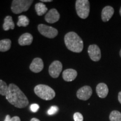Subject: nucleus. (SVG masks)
Masks as SVG:
<instances>
[{"mask_svg": "<svg viewBox=\"0 0 121 121\" xmlns=\"http://www.w3.org/2000/svg\"><path fill=\"white\" fill-rule=\"evenodd\" d=\"M6 99L10 104L18 108H24L29 104V100L19 87L13 84L9 85Z\"/></svg>", "mask_w": 121, "mask_h": 121, "instance_id": "f257e3e1", "label": "nucleus"}, {"mask_svg": "<svg viewBox=\"0 0 121 121\" xmlns=\"http://www.w3.org/2000/svg\"><path fill=\"white\" fill-rule=\"evenodd\" d=\"M65 43L66 47L69 51L75 53L82 52L84 48V42L78 34L71 31L65 35Z\"/></svg>", "mask_w": 121, "mask_h": 121, "instance_id": "f03ea898", "label": "nucleus"}, {"mask_svg": "<svg viewBox=\"0 0 121 121\" xmlns=\"http://www.w3.org/2000/svg\"><path fill=\"white\" fill-rule=\"evenodd\" d=\"M34 93L35 94L45 100H51L56 96L54 90L49 86L46 85L39 84L34 87Z\"/></svg>", "mask_w": 121, "mask_h": 121, "instance_id": "7ed1b4c3", "label": "nucleus"}, {"mask_svg": "<svg viewBox=\"0 0 121 121\" xmlns=\"http://www.w3.org/2000/svg\"><path fill=\"white\" fill-rule=\"evenodd\" d=\"M33 2V0H13L11 7V11L15 14L27 11Z\"/></svg>", "mask_w": 121, "mask_h": 121, "instance_id": "20e7f679", "label": "nucleus"}, {"mask_svg": "<svg viewBox=\"0 0 121 121\" xmlns=\"http://www.w3.org/2000/svg\"><path fill=\"white\" fill-rule=\"evenodd\" d=\"M75 6L77 14L80 18L85 19L88 17L90 13V2L88 0H77Z\"/></svg>", "mask_w": 121, "mask_h": 121, "instance_id": "39448f33", "label": "nucleus"}, {"mask_svg": "<svg viewBox=\"0 0 121 121\" xmlns=\"http://www.w3.org/2000/svg\"><path fill=\"white\" fill-rule=\"evenodd\" d=\"M38 29L42 35L48 38H54L58 35V30L53 27L48 26L45 24H39Z\"/></svg>", "mask_w": 121, "mask_h": 121, "instance_id": "423d86ee", "label": "nucleus"}, {"mask_svg": "<svg viewBox=\"0 0 121 121\" xmlns=\"http://www.w3.org/2000/svg\"><path fill=\"white\" fill-rule=\"evenodd\" d=\"M62 70V64L59 60H54L49 67V73L53 78H57Z\"/></svg>", "mask_w": 121, "mask_h": 121, "instance_id": "0eeeda50", "label": "nucleus"}, {"mask_svg": "<svg viewBox=\"0 0 121 121\" xmlns=\"http://www.w3.org/2000/svg\"><path fill=\"white\" fill-rule=\"evenodd\" d=\"M93 94L91 87L89 86H84L78 89L77 91L76 95L78 99L82 100H87L91 97Z\"/></svg>", "mask_w": 121, "mask_h": 121, "instance_id": "6e6552de", "label": "nucleus"}, {"mask_svg": "<svg viewBox=\"0 0 121 121\" xmlns=\"http://www.w3.org/2000/svg\"><path fill=\"white\" fill-rule=\"evenodd\" d=\"M88 53L91 60L94 62H98L101 58V51L99 47L96 44L89 45Z\"/></svg>", "mask_w": 121, "mask_h": 121, "instance_id": "1a4fd4ad", "label": "nucleus"}, {"mask_svg": "<svg viewBox=\"0 0 121 121\" xmlns=\"http://www.w3.org/2000/svg\"><path fill=\"white\" fill-rule=\"evenodd\" d=\"M60 15L58 11L55 9H52L47 13L45 16V20L50 24H53L60 20Z\"/></svg>", "mask_w": 121, "mask_h": 121, "instance_id": "9d476101", "label": "nucleus"}, {"mask_svg": "<svg viewBox=\"0 0 121 121\" xmlns=\"http://www.w3.org/2000/svg\"><path fill=\"white\" fill-rule=\"evenodd\" d=\"M30 69L35 73H39L43 70L44 63L43 60L40 58H35L33 60L30 65Z\"/></svg>", "mask_w": 121, "mask_h": 121, "instance_id": "9b49d317", "label": "nucleus"}, {"mask_svg": "<svg viewBox=\"0 0 121 121\" xmlns=\"http://www.w3.org/2000/svg\"><path fill=\"white\" fill-rule=\"evenodd\" d=\"M114 13V10L112 6H107L104 7L102 11V19L103 22H108L112 17Z\"/></svg>", "mask_w": 121, "mask_h": 121, "instance_id": "f8f14e48", "label": "nucleus"}, {"mask_svg": "<svg viewBox=\"0 0 121 121\" xmlns=\"http://www.w3.org/2000/svg\"><path fill=\"white\" fill-rule=\"evenodd\" d=\"M78 76V72L75 69H65L63 72L62 77L63 80L67 82L73 81Z\"/></svg>", "mask_w": 121, "mask_h": 121, "instance_id": "ddd939ff", "label": "nucleus"}, {"mask_svg": "<svg viewBox=\"0 0 121 121\" xmlns=\"http://www.w3.org/2000/svg\"><path fill=\"white\" fill-rule=\"evenodd\" d=\"M96 92L99 98H105L108 94V87L104 83H99L96 86Z\"/></svg>", "mask_w": 121, "mask_h": 121, "instance_id": "4468645a", "label": "nucleus"}, {"mask_svg": "<svg viewBox=\"0 0 121 121\" xmlns=\"http://www.w3.org/2000/svg\"><path fill=\"white\" fill-rule=\"evenodd\" d=\"M33 37L31 34L28 33H24L19 38V44L20 45H29L32 43Z\"/></svg>", "mask_w": 121, "mask_h": 121, "instance_id": "2eb2a0df", "label": "nucleus"}, {"mask_svg": "<svg viewBox=\"0 0 121 121\" xmlns=\"http://www.w3.org/2000/svg\"><path fill=\"white\" fill-rule=\"evenodd\" d=\"M14 28L15 23L13 22V17L11 16H7L4 19L3 29L4 31H8L10 29H14Z\"/></svg>", "mask_w": 121, "mask_h": 121, "instance_id": "dca6fc26", "label": "nucleus"}, {"mask_svg": "<svg viewBox=\"0 0 121 121\" xmlns=\"http://www.w3.org/2000/svg\"><path fill=\"white\" fill-rule=\"evenodd\" d=\"M11 46V40L9 39H4L0 40V52H4L9 51Z\"/></svg>", "mask_w": 121, "mask_h": 121, "instance_id": "f3484780", "label": "nucleus"}, {"mask_svg": "<svg viewBox=\"0 0 121 121\" xmlns=\"http://www.w3.org/2000/svg\"><path fill=\"white\" fill-rule=\"evenodd\" d=\"M35 9L38 16H42L48 11V8L43 3L39 2L35 4Z\"/></svg>", "mask_w": 121, "mask_h": 121, "instance_id": "a211bd4d", "label": "nucleus"}, {"mask_svg": "<svg viewBox=\"0 0 121 121\" xmlns=\"http://www.w3.org/2000/svg\"><path fill=\"white\" fill-rule=\"evenodd\" d=\"M18 19H19V20H18L17 23V25L18 26L26 27L29 24V19L25 15H20V16H19Z\"/></svg>", "mask_w": 121, "mask_h": 121, "instance_id": "6ab92c4d", "label": "nucleus"}, {"mask_svg": "<svg viewBox=\"0 0 121 121\" xmlns=\"http://www.w3.org/2000/svg\"><path fill=\"white\" fill-rule=\"evenodd\" d=\"M110 121H121V113L118 110H113L109 115Z\"/></svg>", "mask_w": 121, "mask_h": 121, "instance_id": "aec40b11", "label": "nucleus"}, {"mask_svg": "<svg viewBox=\"0 0 121 121\" xmlns=\"http://www.w3.org/2000/svg\"><path fill=\"white\" fill-rule=\"evenodd\" d=\"M9 86L4 81L0 79V95L6 96L8 91Z\"/></svg>", "mask_w": 121, "mask_h": 121, "instance_id": "412c9836", "label": "nucleus"}, {"mask_svg": "<svg viewBox=\"0 0 121 121\" xmlns=\"http://www.w3.org/2000/svg\"><path fill=\"white\" fill-rule=\"evenodd\" d=\"M58 111V108L57 106H52L48 110V114L49 115H54Z\"/></svg>", "mask_w": 121, "mask_h": 121, "instance_id": "4be33fe9", "label": "nucleus"}, {"mask_svg": "<svg viewBox=\"0 0 121 121\" xmlns=\"http://www.w3.org/2000/svg\"><path fill=\"white\" fill-rule=\"evenodd\" d=\"M73 119L75 121H83L84 117L79 112H76L73 114Z\"/></svg>", "mask_w": 121, "mask_h": 121, "instance_id": "5701e85b", "label": "nucleus"}, {"mask_svg": "<svg viewBox=\"0 0 121 121\" xmlns=\"http://www.w3.org/2000/svg\"><path fill=\"white\" fill-rule=\"evenodd\" d=\"M30 109L31 112H33L34 113H35L37 112L39 109V105L37 104H33L30 105Z\"/></svg>", "mask_w": 121, "mask_h": 121, "instance_id": "b1692460", "label": "nucleus"}, {"mask_svg": "<svg viewBox=\"0 0 121 121\" xmlns=\"http://www.w3.org/2000/svg\"><path fill=\"white\" fill-rule=\"evenodd\" d=\"M11 121H21L20 118L17 116H15V117H13L11 118Z\"/></svg>", "mask_w": 121, "mask_h": 121, "instance_id": "393cba45", "label": "nucleus"}, {"mask_svg": "<svg viewBox=\"0 0 121 121\" xmlns=\"http://www.w3.org/2000/svg\"><path fill=\"white\" fill-rule=\"evenodd\" d=\"M11 118L10 117V115H7V116H6L5 119H4V121H11Z\"/></svg>", "mask_w": 121, "mask_h": 121, "instance_id": "a878e982", "label": "nucleus"}, {"mask_svg": "<svg viewBox=\"0 0 121 121\" xmlns=\"http://www.w3.org/2000/svg\"><path fill=\"white\" fill-rule=\"evenodd\" d=\"M118 99L119 102L121 104V91L118 93Z\"/></svg>", "mask_w": 121, "mask_h": 121, "instance_id": "bb28decb", "label": "nucleus"}, {"mask_svg": "<svg viewBox=\"0 0 121 121\" xmlns=\"http://www.w3.org/2000/svg\"><path fill=\"white\" fill-rule=\"evenodd\" d=\"M40 1L42 2H52V0H41Z\"/></svg>", "mask_w": 121, "mask_h": 121, "instance_id": "cd10ccee", "label": "nucleus"}, {"mask_svg": "<svg viewBox=\"0 0 121 121\" xmlns=\"http://www.w3.org/2000/svg\"><path fill=\"white\" fill-rule=\"evenodd\" d=\"M40 121L38 119L36 118H33L31 119V121Z\"/></svg>", "mask_w": 121, "mask_h": 121, "instance_id": "c85d7f7f", "label": "nucleus"}, {"mask_svg": "<svg viewBox=\"0 0 121 121\" xmlns=\"http://www.w3.org/2000/svg\"><path fill=\"white\" fill-rule=\"evenodd\" d=\"M119 14H120L121 16V9H120V10H119Z\"/></svg>", "mask_w": 121, "mask_h": 121, "instance_id": "c756f323", "label": "nucleus"}, {"mask_svg": "<svg viewBox=\"0 0 121 121\" xmlns=\"http://www.w3.org/2000/svg\"><path fill=\"white\" fill-rule=\"evenodd\" d=\"M119 55H120V56H121V49L120 52H119Z\"/></svg>", "mask_w": 121, "mask_h": 121, "instance_id": "7c9ffc66", "label": "nucleus"}]
</instances>
